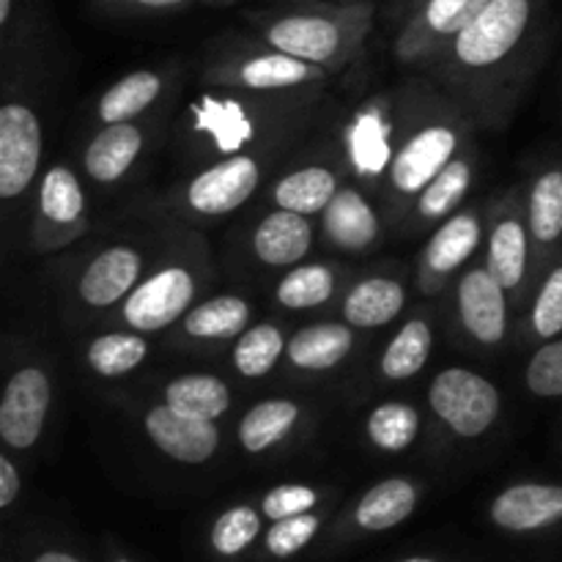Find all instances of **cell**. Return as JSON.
Masks as SVG:
<instances>
[{
    "mask_svg": "<svg viewBox=\"0 0 562 562\" xmlns=\"http://www.w3.org/2000/svg\"><path fill=\"white\" fill-rule=\"evenodd\" d=\"M420 431V417L412 409L409 404H382L373 409L371 420H368V437L376 448L390 450V453H398L406 450L417 439Z\"/></svg>",
    "mask_w": 562,
    "mask_h": 562,
    "instance_id": "cell-28",
    "label": "cell"
},
{
    "mask_svg": "<svg viewBox=\"0 0 562 562\" xmlns=\"http://www.w3.org/2000/svg\"><path fill=\"white\" fill-rule=\"evenodd\" d=\"M532 327L547 340L562 333V267L549 274L538 294L536 307H532Z\"/></svg>",
    "mask_w": 562,
    "mask_h": 562,
    "instance_id": "cell-37",
    "label": "cell"
},
{
    "mask_svg": "<svg viewBox=\"0 0 562 562\" xmlns=\"http://www.w3.org/2000/svg\"><path fill=\"white\" fill-rule=\"evenodd\" d=\"M192 294H195V283H192V274L187 269H162L132 291L124 305V318L143 333L165 329L187 311Z\"/></svg>",
    "mask_w": 562,
    "mask_h": 562,
    "instance_id": "cell-4",
    "label": "cell"
},
{
    "mask_svg": "<svg viewBox=\"0 0 562 562\" xmlns=\"http://www.w3.org/2000/svg\"><path fill=\"white\" fill-rule=\"evenodd\" d=\"M404 311V289L395 280L368 278L346 296L344 316L355 327H384Z\"/></svg>",
    "mask_w": 562,
    "mask_h": 562,
    "instance_id": "cell-16",
    "label": "cell"
},
{
    "mask_svg": "<svg viewBox=\"0 0 562 562\" xmlns=\"http://www.w3.org/2000/svg\"><path fill=\"white\" fill-rule=\"evenodd\" d=\"M256 252L263 263L272 267H289L296 263L307 250H311V225L302 214L280 209V212L269 214L256 231Z\"/></svg>",
    "mask_w": 562,
    "mask_h": 562,
    "instance_id": "cell-13",
    "label": "cell"
},
{
    "mask_svg": "<svg viewBox=\"0 0 562 562\" xmlns=\"http://www.w3.org/2000/svg\"><path fill=\"white\" fill-rule=\"evenodd\" d=\"M140 274V256L132 247H110L93 258L82 272L80 296L93 307H108L119 302Z\"/></svg>",
    "mask_w": 562,
    "mask_h": 562,
    "instance_id": "cell-12",
    "label": "cell"
},
{
    "mask_svg": "<svg viewBox=\"0 0 562 562\" xmlns=\"http://www.w3.org/2000/svg\"><path fill=\"white\" fill-rule=\"evenodd\" d=\"M351 351V329L344 324H316L291 338L289 357L307 371H327Z\"/></svg>",
    "mask_w": 562,
    "mask_h": 562,
    "instance_id": "cell-17",
    "label": "cell"
},
{
    "mask_svg": "<svg viewBox=\"0 0 562 562\" xmlns=\"http://www.w3.org/2000/svg\"><path fill=\"white\" fill-rule=\"evenodd\" d=\"M258 514L250 508H234L228 514H223L214 525L212 543L220 554H239L252 538L258 536Z\"/></svg>",
    "mask_w": 562,
    "mask_h": 562,
    "instance_id": "cell-35",
    "label": "cell"
},
{
    "mask_svg": "<svg viewBox=\"0 0 562 562\" xmlns=\"http://www.w3.org/2000/svg\"><path fill=\"white\" fill-rule=\"evenodd\" d=\"M404 562H434V560H423V558H412V560H404Z\"/></svg>",
    "mask_w": 562,
    "mask_h": 562,
    "instance_id": "cell-43",
    "label": "cell"
},
{
    "mask_svg": "<svg viewBox=\"0 0 562 562\" xmlns=\"http://www.w3.org/2000/svg\"><path fill=\"white\" fill-rule=\"evenodd\" d=\"M324 231L344 250H362L379 234V220L357 190H340L324 209Z\"/></svg>",
    "mask_w": 562,
    "mask_h": 562,
    "instance_id": "cell-14",
    "label": "cell"
},
{
    "mask_svg": "<svg viewBox=\"0 0 562 562\" xmlns=\"http://www.w3.org/2000/svg\"><path fill=\"white\" fill-rule=\"evenodd\" d=\"M159 88L162 82L154 71H132L104 93L99 102V119L104 124H126L159 97Z\"/></svg>",
    "mask_w": 562,
    "mask_h": 562,
    "instance_id": "cell-23",
    "label": "cell"
},
{
    "mask_svg": "<svg viewBox=\"0 0 562 562\" xmlns=\"http://www.w3.org/2000/svg\"><path fill=\"white\" fill-rule=\"evenodd\" d=\"M318 530V519L316 516H289V519H280L278 525L269 530L267 536V547L269 552L278 554V558H289V554L300 552Z\"/></svg>",
    "mask_w": 562,
    "mask_h": 562,
    "instance_id": "cell-38",
    "label": "cell"
},
{
    "mask_svg": "<svg viewBox=\"0 0 562 562\" xmlns=\"http://www.w3.org/2000/svg\"><path fill=\"white\" fill-rule=\"evenodd\" d=\"M165 404L179 412V415L198 417V420H214V417L228 412L231 393L220 379L192 373V376H181L168 384Z\"/></svg>",
    "mask_w": 562,
    "mask_h": 562,
    "instance_id": "cell-18",
    "label": "cell"
},
{
    "mask_svg": "<svg viewBox=\"0 0 562 562\" xmlns=\"http://www.w3.org/2000/svg\"><path fill=\"white\" fill-rule=\"evenodd\" d=\"M36 562H80V560L69 558V554H60V552H47V554H42Z\"/></svg>",
    "mask_w": 562,
    "mask_h": 562,
    "instance_id": "cell-42",
    "label": "cell"
},
{
    "mask_svg": "<svg viewBox=\"0 0 562 562\" xmlns=\"http://www.w3.org/2000/svg\"><path fill=\"white\" fill-rule=\"evenodd\" d=\"M146 431L162 453L176 461H184V464H203L212 459L220 445V431L212 420L179 415L168 404L154 406L148 412Z\"/></svg>",
    "mask_w": 562,
    "mask_h": 562,
    "instance_id": "cell-6",
    "label": "cell"
},
{
    "mask_svg": "<svg viewBox=\"0 0 562 562\" xmlns=\"http://www.w3.org/2000/svg\"><path fill=\"white\" fill-rule=\"evenodd\" d=\"M467 187H470V165L461 162V159L448 162L442 173L423 190L420 203H417L420 214L431 220L442 217V214L456 209V203L467 195Z\"/></svg>",
    "mask_w": 562,
    "mask_h": 562,
    "instance_id": "cell-33",
    "label": "cell"
},
{
    "mask_svg": "<svg viewBox=\"0 0 562 562\" xmlns=\"http://www.w3.org/2000/svg\"><path fill=\"white\" fill-rule=\"evenodd\" d=\"M456 143H459V137L448 126H428V130L417 132L395 157L393 170H390L393 184L401 192L426 190L450 162Z\"/></svg>",
    "mask_w": 562,
    "mask_h": 562,
    "instance_id": "cell-8",
    "label": "cell"
},
{
    "mask_svg": "<svg viewBox=\"0 0 562 562\" xmlns=\"http://www.w3.org/2000/svg\"><path fill=\"white\" fill-rule=\"evenodd\" d=\"M477 241H481V225L472 214H459V217L448 220L428 245V269L437 274L453 272L475 252Z\"/></svg>",
    "mask_w": 562,
    "mask_h": 562,
    "instance_id": "cell-22",
    "label": "cell"
},
{
    "mask_svg": "<svg viewBox=\"0 0 562 562\" xmlns=\"http://www.w3.org/2000/svg\"><path fill=\"white\" fill-rule=\"evenodd\" d=\"M428 401H431V409L459 437H481L499 415L497 387L467 368H448L439 373L434 379Z\"/></svg>",
    "mask_w": 562,
    "mask_h": 562,
    "instance_id": "cell-1",
    "label": "cell"
},
{
    "mask_svg": "<svg viewBox=\"0 0 562 562\" xmlns=\"http://www.w3.org/2000/svg\"><path fill=\"white\" fill-rule=\"evenodd\" d=\"M250 318V307L239 296H214L187 316L184 329L192 338H236Z\"/></svg>",
    "mask_w": 562,
    "mask_h": 562,
    "instance_id": "cell-24",
    "label": "cell"
},
{
    "mask_svg": "<svg viewBox=\"0 0 562 562\" xmlns=\"http://www.w3.org/2000/svg\"><path fill=\"white\" fill-rule=\"evenodd\" d=\"M143 146V137L135 126L126 124H110L108 130L99 132L91 140L86 151V170L91 179L110 184V181L121 179L132 162L137 159Z\"/></svg>",
    "mask_w": 562,
    "mask_h": 562,
    "instance_id": "cell-15",
    "label": "cell"
},
{
    "mask_svg": "<svg viewBox=\"0 0 562 562\" xmlns=\"http://www.w3.org/2000/svg\"><path fill=\"white\" fill-rule=\"evenodd\" d=\"M258 184V165L250 157H234L214 165L190 184V206L201 214H225L239 209Z\"/></svg>",
    "mask_w": 562,
    "mask_h": 562,
    "instance_id": "cell-9",
    "label": "cell"
},
{
    "mask_svg": "<svg viewBox=\"0 0 562 562\" xmlns=\"http://www.w3.org/2000/svg\"><path fill=\"white\" fill-rule=\"evenodd\" d=\"M338 192L335 176L327 168H302L296 173L285 176L274 190V201L280 209H289L296 214H316L329 206V201Z\"/></svg>",
    "mask_w": 562,
    "mask_h": 562,
    "instance_id": "cell-20",
    "label": "cell"
},
{
    "mask_svg": "<svg viewBox=\"0 0 562 562\" xmlns=\"http://www.w3.org/2000/svg\"><path fill=\"white\" fill-rule=\"evenodd\" d=\"M42 157V130L25 104L0 110V195L16 198L27 190Z\"/></svg>",
    "mask_w": 562,
    "mask_h": 562,
    "instance_id": "cell-2",
    "label": "cell"
},
{
    "mask_svg": "<svg viewBox=\"0 0 562 562\" xmlns=\"http://www.w3.org/2000/svg\"><path fill=\"white\" fill-rule=\"evenodd\" d=\"M307 77V66L285 53L258 55L241 66V80L250 88H289Z\"/></svg>",
    "mask_w": 562,
    "mask_h": 562,
    "instance_id": "cell-34",
    "label": "cell"
},
{
    "mask_svg": "<svg viewBox=\"0 0 562 562\" xmlns=\"http://www.w3.org/2000/svg\"><path fill=\"white\" fill-rule=\"evenodd\" d=\"M20 494V475L9 459H0V508H9L14 497Z\"/></svg>",
    "mask_w": 562,
    "mask_h": 562,
    "instance_id": "cell-40",
    "label": "cell"
},
{
    "mask_svg": "<svg viewBox=\"0 0 562 562\" xmlns=\"http://www.w3.org/2000/svg\"><path fill=\"white\" fill-rule=\"evenodd\" d=\"M527 267V234L519 220H503L494 228L488 245V272L499 280L503 289L521 283Z\"/></svg>",
    "mask_w": 562,
    "mask_h": 562,
    "instance_id": "cell-25",
    "label": "cell"
},
{
    "mask_svg": "<svg viewBox=\"0 0 562 562\" xmlns=\"http://www.w3.org/2000/svg\"><path fill=\"white\" fill-rule=\"evenodd\" d=\"M417 492L409 481H384L373 486L357 505V521L366 530H387V527L401 525L406 516L415 510Z\"/></svg>",
    "mask_w": 562,
    "mask_h": 562,
    "instance_id": "cell-19",
    "label": "cell"
},
{
    "mask_svg": "<svg viewBox=\"0 0 562 562\" xmlns=\"http://www.w3.org/2000/svg\"><path fill=\"white\" fill-rule=\"evenodd\" d=\"M300 409L291 401H263L239 423V442L250 453H263L294 428Z\"/></svg>",
    "mask_w": 562,
    "mask_h": 562,
    "instance_id": "cell-21",
    "label": "cell"
},
{
    "mask_svg": "<svg viewBox=\"0 0 562 562\" xmlns=\"http://www.w3.org/2000/svg\"><path fill=\"white\" fill-rule=\"evenodd\" d=\"M486 5L488 0H426L420 14L404 31L401 47L404 53H423L442 38H456Z\"/></svg>",
    "mask_w": 562,
    "mask_h": 562,
    "instance_id": "cell-11",
    "label": "cell"
},
{
    "mask_svg": "<svg viewBox=\"0 0 562 562\" xmlns=\"http://www.w3.org/2000/svg\"><path fill=\"white\" fill-rule=\"evenodd\" d=\"M492 519L514 532L538 530L562 519V488L521 483L499 494L492 505Z\"/></svg>",
    "mask_w": 562,
    "mask_h": 562,
    "instance_id": "cell-10",
    "label": "cell"
},
{
    "mask_svg": "<svg viewBox=\"0 0 562 562\" xmlns=\"http://www.w3.org/2000/svg\"><path fill=\"white\" fill-rule=\"evenodd\" d=\"M316 505V492L307 486H280L274 492L267 494L263 499V514L269 519L280 521L289 519V516H300L305 510H311Z\"/></svg>",
    "mask_w": 562,
    "mask_h": 562,
    "instance_id": "cell-39",
    "label": "cell"
},
{
    "mask_svg": "<svg viewBox=\"0 0 562 562\" xmlns=\"http://www.w3.org/2000/svg\"><path fill=\"white\" fill-rule=\"evenodd\" d=\"M82 190L75 173L66 168H53L42 181V192H38V206L42 214L55 225L77 223L82 214Z\"/></svg>",
    "mask_w": 562,
    "mask_h": 562,
    "instance_id": "cell-29",
    "label": "cell"
},
{
    "mask_svg": "<svg viewBox=\"0 0 562 562\" xmlns=\"http://www.w3.org/2000/svg\"><path fill=\"white\" fill-rule=\"evenodd\" d=\"M49 409V379L38 368H22L11 376L0 404V437L9 448L27 450L42 434Z\"/></svg>",
    "mask_w": 562,
    "mask_h": 562,
    "instance_id": "cell-3",
    "label": "cell"
},
{
    "mask_svg": "<svg viewBox=\"0 0 562 562\" xmlns=\"http://www.w3.org/2000/svg\"><path fill=\"white\" fill-rule=\"evenodd\" d=\"M146 340L137 338V335L110 333L88 346V366L99 376H124L146 360Z\"/></svg>",
    "mask_w": 562,
    "mask_h": 562,
    "instance_id": "cell-27",
    "label": "cell"
},
{
    "mask_svg": "<svg viewBox=\"0 0 562 562\" xmlns=\"http://www.w3.org/2000/svg\"><path fill=\"white\" fill-rule=\"evenodd\" d=\"M130 5H140V9H173V5L187 3V0H124Z\"/></svg>",
    "mask_w": 562,
    "mask_h": 562,
    "instance_id": "cell-41",
    "label": "cell"
},
{
    "mask_svg": "<svg viewBox=\"0 0 562 562\" xmlns=\"http://www.w3.org/2000/svg\"><path fill=\"white\" fill-rule=\"evenodd\" d=\"M267 38L278 53L294 55L300 60H313V64H327L340 49L344 27H340V20L329 14L296 11V14H285L278 22H272Z\"/></svg>",
    "mask_w": 562,
    "mask_h": 562,
    "instance_id": "cell-5",
    "label": "cell"
},
{
    "mask_svg": "<svg viewBox=\"0 0 562 562\" xmlns=\"http://www.w3.org/2000/svg\"><path fill=\"white\" fill-rule=\"evenodd\" d=\"M333 272L327 267H300L291 274H285L283 283L278 285L280 305L294 307V311H305V307H316L333 296Z\"/></svg>",
    "mask_w": 562,
    "mask_h": 562,
    "instance_id": "cell-32",
    "label": "cell"
},
{
    "mask_svg": "<svg viewBox=\"0 0 562 562\" xmlns=\"http://www.w3.org/2000/svg\"><path fill=\"white\" fill-rule=\"evenodd\" d=\"M431 329L420 318H412L404 324L398 335L390 340L387 351L382 357V373L387 379H409L423 371L428 355H431Z\"/></svg>",
    "mask_w": 562,
    "mask_h": 562,
    "instance_id": "cell-26",
    "label": "cell"
},
{
    "mask_svg": "<svg viewBox=\"0 0 562 562\" xmlns=\"http://www.w3.org/2000/svg\"><path fill=\"white\" fill-rule=\"evenodd\" d=\"M527 387L541 398L562 395V338L536 351L527 368Z\"/></svg>",
    "mask_w": 562,
    "mask_h": 562,
    "instance_id": "cell-36",
    "label": "cell"
},
{
    "mask_svg": "<svg viewBox=\"0 0 562 562\" xmlns=\"http://www.w3.org/2000/svg\"><path fill=\"white\" fill-rule=\"evenodd\" d=\"M530 228L543 245L562 234V170H549L532 187Z\"/></svg>",
    "mask_w": 562,
    "mask_h": 562,
    "instance_id": "cell-31",
    "label": "cell"
},
{
    "mask_svg": "<svg viewBox=\"0 0 562 562\" xmlns=\"http://www.w3.org/2000/svg\"><path fill=\"white\" fill-rule=\"evenodd\" d=\"M459 313L467 333L481 344L494 346L505 338V327H508L505 289L488 269H472L461 280Z\"/></svg>",
    "mask_w": 562,
    "mask_h": 562,
    "instance_id": "cell-7",
    "label": "cell"
},
{
    "mask_svg": "<svg viewBox=\"0 0 562 562\" xmlns=\"http://www.w3.org/2000/svg\"><path fill=\"white\" fill-rule=\"evenodd\" d=\"M121 562H126V560H121Z\"/></svg>",
    "mask_w": 562,
    "mask_h": 562,
    "instance_id": "cell-44",
    "label": "cell"
},
{
    "mask_svg": "<svg viewBox=\"0 0 562 562\" xmlns=\"http://www.w3.org/2000/svg\"><path fill=\"white\" fill-rule=\"evenodd\" d=\"M283 335L272 324L252 327L250 333L241 335V340L234 349V362L241 376L258 379L274 368V362L283 355Z\"/></svg>",
    "mask_w": 562,
    "mask_h": 562,
    "instance_id": "cell-30",
    "label": "cell"
}]
</instances>
